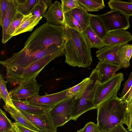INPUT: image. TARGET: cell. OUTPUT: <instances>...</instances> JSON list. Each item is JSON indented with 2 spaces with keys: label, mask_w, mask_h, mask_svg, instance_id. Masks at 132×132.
<instances>
[{
  "label": "cell",
  "mask_w": 132,
  "mask_h": 132,
  "mask_svg": "<svg viewBox=\"0 0 132 132\" xmlns=\"http://www.w3.org/2000/svg\"><path fill=\"white\" fill-rule=\"evenodd\" d=\"M65 28V62L74 67H89L92 62L91 48L82 32L67 27Z\"/></svg>",
  "instance_id": "obj_1"
},
{
  "label": "cell",
  "mask_w": 132,
  "mask_h": 132,
  "mask_svg": "<svg viewBox=\"0 0 132 132\" xmlns=\"http://www.w3.org/2000/svg\"><path fill=\"white\" fill-rule=\"evenodd\" d=\"M65 42V27L46 21L30 35L23 48L30 51H37L55 44L64 49Z\"/></svg>",
  "instance_id": "obj_2"
},
{
  "label": "cell",
  "mask_w": 132,
  "mask_h": 132,
  "mask_svg": "<svg viewBox=\"0 0 132 132\" xmlns=\"http://www.w3.org/2000/svg\"><path fill=\"white\" fill-rule=\"evenodd\" d=\"M125 102L116 95L97 108V121L102 132H108L120 123L124 124L126 111Z\"/></svg>",
  "instance_id": "obj_3"
},
{
  "label": "cell",
  "mask_w": 132,
  "mask_h": 132,
  "mask_svg": "<svg viewBox=\"0 0 132 132\" xmlns=\"http://www.w3.org/2000/svg\"><path fill=\"white\" fill-rule=\"evenodd\" d=\"M64 50L55 44L37 51H30L23 48L11 57L1 61L0 63L5 69L25 67L50 55L58 54L62 55Z\"/></svg>",
  "instance_id": "obj_4"
},
{
  "label": "cell",
  "mask_w": 132,
  "mask_h": 132,
  "mask_svg": "<svg viewBox=\"0 0 132 132\" xmlns=\"http://www.w3.org/2000/svg\"><path fill=\"white\" fill-rule=\"evenodd\" d=\"M61 56L58 54H51L25 67L5 69L6 81L13 85H19L24 81L36 79L47 65L53 60Z\"/></svg>",
  "instance_id": "obj_5"
},
{
  "label": "cell",
  "mask_w": 132,
  "mask_h": 132,
  "mask_svg": "<svg viewBox=\"0 0 132 132\" xmlns=\"http://www.w3.org/2000/svg\"><path fill=\"white\" fill-rule=\"evenodd\" d=\"M124 80L122 73L115 74L109 80L102 84L96 83L95 80V92L94 103L96 109L102 103L117 95L121 83Z\"/></svg>",
  "instance_id": "obj_6"
},
{
  "label": "cell",
  "mask_w": 132,
  "mask_h": 132,
  "mask_svg": "<svg viewBox=\"0 0 132 132\" xmlns=\"http://www.w3.org/2000/svg\"><path fill=\"white\" fill-rule=\"evenodd\" d=\"M91 82L82 94L75 97L71 109V120H76L81 115L89 110L96 109L94 103L95 82L91 78Z\"/></svg>",
  "instance_id": "obj_7"
},
{
  "label": "cell",
  "mask_w": 132,
  "mask_h": 132,
  "mask_svg": "<svg viewBox=\"0 0 132 132\" xmlns=\"http://www.w3.org/2000/svg\"><path fill=\"white\" fill-rule=\"evenodd\" d=\"M97 15L103 21L108 32L119 30H126L130 27V17L119 10H111Z\"/></svg>",
  "instance_id": "obj_8"
},
{
  "label": "cell",
  "mask_w": 132,
  "mask_h": 132,
  "mask_svg": "<svg viewBox=\"0 0 132 132\" xmlns=\"http://www.w3.org/2000/svg\"><path fill=\"white\" fill-rule=\"evenodd\" d=\"M64 13L66 27L82 32L89 25L90 14L80 6Z\"/></svg>",
  "instance_id": "obj_9"
},
{
  "label": "cell",
  "mask_w": 132,
  "mask_h": 132,
  "mask_svg": "<svg viewBox=\"0 0 132 132\" xmlns=\"http://www.w3.org/2000/svg\"><path fill=\"white\" fill-rule=\"evenodd\" d=\"M75 96H72L54 107L51 111L56 127H61L71 120V109Z\"/></svg>",
  "instance_id": "obj_10"
},
{
  "label": "cell",
  "mask_w": 132,
  "mask_h": 132,
  "mask_svg": "<svg viewBox=\"0 0 132 132\" xmlns=\"http://www.w3.org/2000/svg\"><path fill=\"white\" fill-rule=\"evenodd\" d=\"M69 88L55 93L40 96L35 95L26 99L25 102L29 104L37 106L53 108L60 102L71 97L67 95Z\"/></svg>",
  "instance_id": "obj_11"
},
{
  "label": "cell",
  "mask_w": 132,
  "mask_h": 132,
  "mask_svg": "<svg viewBox=\"0 0 132 132\" xmlns=\"http://www.w3.org/2000/svg\"><path fill=\"white\" fill-rule=\"evenodd\" d=\"M41 85L36 79L21 83L9 92L12 100L25 101L33 96L39 94Z\"/></svg>",
  "instance_id": "obj_12"
},
{
  "label": "cell",
  "mask_w": 132,
  "mask_h": 132,
  "mask_svg": "<svg viewBox=\"0 0 132 132\" xmlns=\"http://www.w3.org/2000/svg\"><path fill=\"white\" fill-rule=\"evenodd\" d=\"M20 110L29 120L42 132H57L51 111L43 114H33Z\"/></svg>",
  "instance_id": "obj_13"
},
{
  "label": "cell",
  "mask_w": 132,
  "mask_h": 132,
  "mask_svg": "<svg viewBox=\"0 0 132 132\" xmlns=\"http://www.w3.org/2000/svg\"><path fill=\"white\" fill-rule=\"evenodd\" d=\"M120 64H117L99 61L90 74L96 83L102 84L111 78L116 72L122 68Z\"/></svg>",
  "instance_id": "obj_14"
},
{
  "label": "cell",
  "mask_w": 132,
  "mask_h": 132,
  "mask_svg": "<svg viewBox=\"0 0 132 132\" xmlns=\"http://www.w3.org/2000/svg\"><path fill=\"white\" fill-rule=\"evenodd\" d=\"M44 17L49 23L66 27L64 13L61 4L58 1L51 4L45 13Z\"/></svg>",
  "instance_id": "obj_15"
},
{
  "label": "cell",
  "mask_w": 132,
  "mask_h": 132,
  "mask_svg": "<svg viewBox=\"0 0 132 132\" xmlns=\"http://www.w3.org/2000/svg\"><path fill=\"white\" fill-rule=\"evenodd\" d=\"M124 44L105 46L96 51V56L100 61L120 64L118 58V53Z\"/></svg>",
  "instance_id": "obj_16"
},
{
  "label": "cell",
  "mask_w": 132,
  "mask_h": 132,
  "mask_svg": "<svg viewBox=\"0 0 132 132\" xmlns=\"http://www.w3.org/2000/svg\"><path fill=\"white\" fill-rule=\"evenodd\" d=\"M131 40L132 35L130 32L119 30L108 32L102 41L106 46H109L126 44Z\"/></svg>",
  "instance_id": "obj_17"
},
{
  "label": "cell",
  "mask_w": 132,
  "mask_h": 132,
  "mask_svg": "<svg viewBox=\"0 0 132 132\" xmlns=\"http://www.w3.org/2000/svg\"><path fill=\"white\" fill-rule=\"evenodd\" d=\"M18 11L15 0H8L6 14L2 27V43L5 44L13 37L8 32L9 26L15 14Z\"/></svg>",
  "instance_id": "obj_18"
},
{
  "label": "cell",
  "mask_w": 132,
  "mask_h": 132,
  "mask_svg": "<svg viewBox=\"0 0 132 132\" xmlns=\"http://www.w3.org/2000/svg\"><path fill=\"white\" fill-rule=\"evenodd\" d=\"M3 108L8 112L15 121L22 125L37 131L42 132L36 126L31 123L22 113L20 110L16 108L14 104H5Z\"/></svg>",
  "instance_id": "obj_19"
},
{
  "label": "cell",
  "mask_w": 132,
  "mask_h": 132,
  "mask_svg": "<svg viewBox=\"0 0 132 132\" xmlns=\"http://www.w3.org/2000/svg\"><path fill=\"white\" fill-rule=\"evenodd\" d=\"M12 100L14 105L18 109L31 114H44L51 111L53 108L29 104L23 100Z\"/></svg>",
  "instance_id": "obj_20"
},
{
  "label": "cell",
  "mask_w": 132,
  "mask_h": 132,
  "mask_svg": "<svg viewBox=\"0 0 132 132\" xmlns=\"http://www.w3.org/2000/svg\"><path fill=\"white\" fill-rule=\"evenodd\" d=\"M40 21L36 19L31 13L24 15L20 24L12 36L13 37L25 32L31 31Z\"/></svg>",
  "instance_id": "obj_21"
},
{
  "label": "cell",
  "mask_w": 132,
  "mask_h": 132,
  "mask_svg": "<svg viewBox=\"0 0 132 132\" xmlns=\"http://www.w3.org/2000/svg\"><path fill=\"white\" fill-rule=\"evenodd\" d=\"M89 25L93 30L102 40L108 33L103 21L97 15L90 14Z\"/></svg>",
  "instance_id": "obj_22"
},
{
  "label": "cell",
  "mask_w": 132,
  "mask_h": 132,
  "mask_svg": "<svg viewBox=\"0 0 132 132\" xmlns=\"http://www.w3.org/2000/svg\"><path fill=\"white\" fill-rule=\"evenodd\" d=\"M82 33L90 48L100 49L106 46L101 40L89 25Z\"/></svg>",
  "instance_id": "obj_23"
},
{
  "label": "cell",
  "mask_w": 132,
  "mask_h": 132,
  "mask_svg": "<svg viewBox=\"0 0 132 132\" xmlns=\"http://www.w3.org/2000/svg\"><path fill=\"white\" fill-rule=\"evenodd\" d=\"M132 56V44H124L119 50L118 58L122 68H126L130 65V61Z\"/></svg>",
  "instance_id": "obj_24"
},
{
  "label": "cell",
  "mask_w": 132,
  "mask_h": 132,
  "mask_svg": "<svg viewBox=\"0 0 132 132\" xmlns=\"http://www.w3.org/2000/svg\"><path fill=\"white\" fill-rule=\"evenodd\" d=\"M108 4L111 10H119L130 17L132 16V1L127 2L119 0H111Z\"/></svg>",
  "instance_id": "obj_25"
},
{
  "label": "cell",
  "mask_w": 132,
  "mask_h": 132,
  "mask_svg": "<svg viewBox=\"0 0 132 132\" xmlns=\"http://www.w3.org/2000/svg\"><path fill=\"white\" fill-rule=\"evenodd\" d=\"M82 8L87 12H97L105 7L103 0H77Z\"/></svg>",
  "instance_id": "obj_26"
},
{
  "label": "cell",
  "mask_w": 132,
  "mask_h": 132,
  "mask_svg": "<svg viewBox=\"0 0 132 132\" xmlns=\"http://www.w3.org/2000/svg\"><path fill=\"white\" fill-rule=\"evenodd\" d=\"M89 77L86 78L78 84L69 88L67 91V95L70 97L75 96L78 97L82 95L91 82Z\"/></svg>",
  "instance_id": "obj_27"
},
{
  "label": "cell",
  "mask_w": 132,
  "mask_h": 132,
  "mask_svg": "<svg viewBox=\"0 0 132 132\" xmlns=\"http://www.w3.org/2000/svg\"><path fill=\"white\" fill-rule=\"evenodd\" d=\"M51 0H38L31 13L37 19L40 20L44 17L47 8L52 3Z\"/></svg>",
  "instance_id": "obj_28"
},
{
  "label": "cell",
  "mask_w": 132,
  "mask_h": 132,
  "mask_svg": "<svg viewBox=\"0 0 132 132\" xmlns=\"http://www.w3.org/2000/svg\"><path fill=\"white\" fill-rule=\"evenodd\" d=\"M17 11L23 15H28L37 3L38 0H15Z\"/></svg>",
  "instance_id": "obj_29"
},
{
  "label": "cell",
  "mask_w": 132,
  "mask_h": 132,
  "mask_svg": "<svg viewBox=\"0 0 132 132\" xmlns=\"http://www.w3.org/2000/svg\"><path fill=\"white\" fill-rule=\"evenodd\" d=\"M7 81L1 74L0 75V96L5 104H13L12 100L8 92L6 87Z\"/></svg>",
  "instance_id": "obj_30"
},
{
  "label": "cell",
  "mask_w": 132,
  "mask_h": 132,
  "mask_svg": "<svg viewBox=\"0 0 132 132\" xmlns=\"http://www.w3.org/2000/svg\"><path fill=\"white\" fill-rule=\"evenodd\" d=\"M13 128V123L7 117L5 112L0 109V132H6Z\"/></svg>",
  "instance_id": "obj_31"
},
{
  "label": "cell",
  "mask_w": 132,
  "mask_h": 132,
  "mask_svg": "<svg viewBox=\"0 0 132 132\" xmlns=\"http://www.w3.org/2000/svg\"><path fill=\"white\" fill-rule=\"evenodd\" d=\"M24 15L18 11L15 13L8 28L9 35H12L20 24Z\"/></svg>",
  "instance_id": "obj_32"
},
{
  "label": "cell",
  "mask_w": 132,
  "mask_h": 132,
  "mask_svg": "<svg viewBox=\"0 0 132 132\" xmlns=\"http://www.w3.org/2000/svg\"><path fill=\"white\" fill-rule=\"evenodd\" d=\"M61 5L64 13L80 6L77 0H62Z\"/></svg>",
  "instance_id": "obj_33"
},
{
  "label": "cell",
  "mask_w": 132,
  "mask_h": 132,
  "mask_svg": "<svg viewBox=\"0 0 132 132\" xmlns=\"http://www.w3.org/2000/svg\"><path fill=\"white\" fill-rule=\"evenodd\" d=\"M77 132H102L97 124L94 122H89L87 123L82 128Z\"/></svg>",
  "instance_id": "obj_34"
},
{
  "label": "cell",
  "mask_w": 132,
  "mask_h": 132,
  "mask_svg": "<svg viewBox=\"0 0 132 132\" xmlns=\"http://www.w3.org/2000/svg\"><path fill=\"white\" fill-rule=\"evenodd\" d=\"M8 0H0V25H3L7 11Z\"/></svg>",
  "instance_id": "obj_35"
},
{
  "label": "cell",
  "mask_w": 132,
  "mask_h": 132,
  "mask_svg": "<svg viewBox=\"0 0 132 132\" xmlns=\"http://www.w3.org/2000/svg\"><path fill=\"white\" fill-rule=\"evenodd\" d=\"M132 86V71L128 79L125 83L121 92L120 95L122 97L125 95L129 90Z\"/></svg>",
  "instance_id": "obj_36"
},
{
  "label": "cell",
  "mask_w": 132,
  "mask_h": 132,
  "mask_svg": "<svg viewBox=\"0 0 132 132\" xmlns=\"http://www.w3.org/2000/svg\"><path fill=\"white\" fill-rule=\"evenodd\" d=\"M13 127L16 132H41L31 129L16 122L13 123Z\"/></svg>",
  "instance_id": "obj_37"
},
{
  "label": "cell",
  "mask_w": 132,
  "mask_h": 132,
  "mask_svg": "<svg viewBox=\"0 0 132 132\" xmlns=\"http://www.w3.org/2000/svg\"><path fill=\"white\" fill-rule=\"evenodd\" d=\"M120 98L125 102L127 106L132 103V86L126 94Z\"/></svg>",
  "instance_id": "obj_38"
},
{
  "label": "cell",
  "mask_w": 132,
  "mask_h": 132,
  "mask_svg": "<svg viewBox=\"0 0 132 132\" xmlns=\"http://www.w3.org/2000/svg\"><path fill=\"white\" fill-rule=\"evenodd\" d=\"M123 124L121 123L114 128L108 132H131L127 130L123 126Z\"/></svg>",
  "instance_id": "obj_39"
},
{
  "label": "cell",
  "mask_w": 132,
  "mask_h": 132,
  "mask_svg": "<svg viewBox=\"0 0 132 132\" xmlns=\"http://www.w3.org/2000/svg\"><path fill=\"white\" fill-rule=\"evenodd\" d=\"M6 132H16L15 130L13 128L12 129Z\"/></svg>",
  "instance_id": "obj_40"
}]
</instances>
